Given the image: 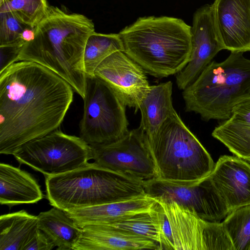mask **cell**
Returning a JSON list of instances; mask_svg holds the SVG:
<instances>
[{
    "label": "cell",
    "mask_w": 250,
    "mask_h": 250,
    "mask_svg": "<svg viewBox=\"0 0 250 250\" xmlns=\"http://www.w3.org/2000/svg\"><path fill=\"white\" fill-rule=\"evenodd\" d=\"M230 52L222 62L212 61L183 90L186 111L206 121H225L236 104L250 97V60L243 52Z\"/></svg>",
    "instance_id": "cell-5"
},
{
    "label": "cell",
    "mask_w": 250,
    "mask_h": 250,
    "mask_svg": "<svg viewBox=\"0 0 250 250\" xmlns=\"http://www.w3.org/2000/svg\"><path fill=\"white\" fill-rule=\"evenodd\" d=\"M54 247L50 239L37 227L31 234L23 250H51Z\"/></svg>",
    "instance_id": "cell-28"
},
{
    "label": "cell",
    "mask_w": 250,
    "mask_h": 250,
    "mask_svg": "<svg viewBox=\"0 0 250 250\" xmlns=\"http://www.w3.org/2000/svg\"><path fill=\"white\" fill-rule=\"evenodd\" d=\"M230 118L250 124V97L241 101L233 107Z\"/></svg>",
    "instance_id": "cell-30"
},
{
    "label": "cell",
    "mask_w": 250,
    "mask_h": 250,
    "mask_svg": "<svg viewBox=\"0 0 250 250\" xmlns=\"http://www.w3.org/2000/svg\"><path fill=\"white\" fill-rule=\"evenodd\" d=\"M43 195L36 180L27 172L0 164V204L9 207L34 204Z\"/></svg>",
    "instance_id": "cell-18"
},
{
    "label": "cell",
    "mask_w": 250,
    "mask_h": 250,
    "mask_svg": "<svg viewBox=\"0 0 250 250\" xmlns=\"http://www.w3.org/2000/svg\"><path fill=\"white\" fill-rule=\"evenodd\" d=\"M24 44L0 46V70L2 72L12 63L17 62Z\"/></svg>",
    "instance_id": "cell-29"
},
{
    "label": "cell",
    "mask_w": 250,
    "mask_h": 250,
    "mask_svg": "<svg viewBox=\"0 0 250 250\" xmlns=\"http://www.w3.org/2000/svg\"><path fill=\"white\" fill-rule=\"evenodd\" d=\"M13 155L20 164L45 176L76 169L92 159L90 145L59 129L25 143Z\"/></svg>",
    "instance_id": "cell-9"
},
{
    "label": "cell",
    "mask_w": 250,
    "mask_h": 250,
    "mask_svg": "<svg viewBox=\"0 0 250 250\" xmlns=\"http://www.w3.org/2000/svg\"><path fill=\"white\" fill-rule=\"evenodd\" d=\"M145 193L157 200L173 201L194 211L203 219L220 222L228 214L227 207L208 176L188 185L158 178L143 182Z\"/></svg>",
    "instance_id": "cell-11"
},
{
    "label": "cell",
    "mask_w": 250,
    "mask_h": 250,
    "mask_svg": "<svg viewBox=\"0 0 250 250\" xmlns=\"http://www.w3.org/2000/svg\"><path fill=\"white\" fill-rule=\"evenodd\" d=\"M222 223L234 250H246L250 242V205L232 211Z\"/></svg>",
    "instance_id": "cell-26"
},
{
    "label": "cell",
    "mask_w": 250,
    "mask_h": 250,
    "mask_svg": "<svg viewBox=\"0 0 250 250\" xmlns=\"http://www.w3.org/2000/svg\"><path fill=\"white\" fill-rule=\"evenodd\" d=\"M124 52L123 41L119 34L92 33L86 42L83 62L86 75L94 76L98 66L115 52Z\"/></svg>",
    "instance_id": "cell-24"
},
{
    "label": "cell",
    "mask_w": 250,
    "mask_h": 250,
    "mask_svg": "<svg viewBox=\"0 0 250 250\" xmlns=\"http://www.w3.org/2000/svg\"><path fill=\"white\" fill-rule=\"evenodd\" d=\"M246 250H250V242L249 244L248 245L247 248H246Z\"/></svg>",
    "instance_id": "cell-31"
},
{
    "label": "cell",
    "mask_w": 250,
    "mask_h": 250,
    "mask_svg": "<svg viewBox=\"0 0 250 250\" xmlns=\"http://www.w3.org/2000/svg\"><path fill=\"white\" fill-rule=\"evenodd\" d=\"M191 26L166 16L139 18L119 33L124 52L148 74L159 78L176 74L189 61Z\"/></svg>",
    "instance_id": "cell-3"
},
{
    "label": "cell",
    "mask_w": 250,
    "mask_h": 250,
    "mask_svg": "<svg viewBox=\"0 0 250 250\" xmlns=\"http://www.w3.org/2000/svg\"><path fill=\"white\" fill-rule=\"evenodd\" d=\"M163 223L162 208L158 203L157 207L150 211L138 213L106 225L151 240L158 245L159 250H165Z\"/></svg>",
    "instance_id": "cell-22"
},
{
    "label": "cell",
    "mask_w": 250,
    "mask_h": 250,
    "mask_svg": "<svg viewBox=\"0 0 250 250\" xmlns=\"http://www.w3.org/2000/svg\"><path fill=\"white\" fill-rule=\"evenodd\" d=\"M50 204L65 211L145 194L143 182L94 163L56 175H45Z\"/></svg>",
    "instance_id": "cell-4"
},
{
    "label": "cell",
    "mask_w": 250,
    "mask_h": 250,
    "mask_svg": "<svg viewBox=\"0 0 250 250\" xmlns=\"http://www.w3.org/2000/svg\"><path fill=\"white\" fill-rule=\"evenodd\" d=\"M38 227L53 242L57 250H73L82 233V228L67 213L53 207L37 216Z\"/></svg>",
    "instance_id": "cell-20"
},
{
    "label": "cell",
    "mask_w": 250,
    "mask_h": 250,
    "mask_svg": "<svg viewBox=\"0 0 250 250\" xmlns=\"http://www.w3.org/2000/svg\"><path fill=\"white\" fill-rule=\"evenodd\" d=\"M83 100L80 137L89 145L114 142L128 133L126 106L103 80L87 75Z\"/></svg>",
    "instance_id": "cell-7"
},
{
    "label": "cell",
    "mask_w": 250,
    "mask_h": 250,
    "mask_svg": "<svg viewBox=\"0 0 250 250\" xmlns=\"http://www.w3.org/2000/svg\"><path fill=\"white\" fill-rule=\"evenodd\" d=\"M171 81L151 85L141 102L139 127L146 137L152 136L163 123L176 112L172 104Z\"/></svg>",
    "instance_id": "cell-19"
},
{
    "label": "cell",
    "mask_w": 250,
    "mask_h": 250,
    "mask_svg": "<svg viewBox=\"0 0 250 250\" xmlns=\"http://www.w3.org/2000/svg\"><path fill=\"white\" fill-rule=\"evenodd\" d=\"M49 7L46 0H0V12H10L33 28L45 17Z\"/></svg>",
    "instance_id": "cell-25"
},
{
    "label": "cell",
    "mask_w": 250,
    "mask_h": 250,
    "mask_svg": "<svg viewBox=\"0 0 250 250\" xmlns=\"http://www.w3.org/2000/svg\"><path fill=\"white\" fill-rule=\"evenodd\" d=\"M159 250L154 241L137 234L106 224H92L82 228L73 250Z\"/></svg>",
    "instance_id": "cell-16"
},
{
    "label": "cell",
    "mask_w": 250,
    "mask_h": 250,
    "mask_svg": "<svg viewBox=\"0 0 250 250\" xmlns=\"http://www.w3.org/2000/svg\"><path fill=\"white\" fill-rule=\"evenodd\" d=\"M94 32L93 21L86 16L49 6L35 27L32 39L24 43L18 62H32L49 69L83 99L87 77L84 51L88 37Z\"/></svg>",
    "instance_id": "cell-2"
},
{
    "label": "cell",
    "mask_w": 250,
    "mask_h": 250,
    "mask_svg": "<svg viewBox=\"0 0 250 250\" xmlns=\"http://www.w3.org/2000/svg\"><path fill=\"white\" fill-rule=\"evenodd\" d=\"M145 137L156 167L157 178L192 185L208 176L214 168L210 155L176 111L155 134Z\"/></svg>",
    "instance_id": "cell-6"
},
{
    "label": "cell",
    "mask_w": 250,
    "mask_h": 250,
    "mask_svg": "<svg viewBox=\"0 0 250 250\" xmlns=\"http://www.w3.org/2000/svg\"><path fill=\"white\" fill-rule=\"evenodd\" d=\"M31 28L21 22L10 12H0V46L24 44L25 31Z\"/></svg>",
    "instance_id": "cell-27"
},
{
    "label": "cell",
    "mask_w": 250,
    "mask_h": 250,
    "mask_svg": "<svg viewBox=\"0 0 250 250\" xmlns=\"http://www.w3.org/2000/svg\"><path fill=\"white\" fill-rule=\"evenodd\" d=\"M211 135L234 155L250 164V124L230 118L215 127Z\"/></svg>",
    "instance_id": "cell-23"
},
{
    "label": "cell",
    "mask_w": 250,
    "mask_h": 250,
    "mask_svg": "<svg viewBox=\"0 0 250 250\" xmlns=\"http://www.w3.org/2000/svg\"><path fill=\"white\" fill-rule=\"evenodd\" d=\"M212 5L224 49L250 51V0H215Z\"/></svg>",
    "instance_id": "cell-15"
},
{
    "label": "cell",
    "mask_w": 250,
    "mask_h": 250,
    "mask_svg": "<svg viewBox=\"0 0 250 250\" xmlns=\"http://www.w3.org/2000/svg\"><path fill=\"white\" fill-rule=\"evenodd\" d=\"M63 79L34 62L19 61L0 72V153L59 129L73 100Z\"/></svg>",
    "instance_id": "cell-1"
},
{
    "label": "cell",
    "mask_w": 250,
    "mask_h": 250,
    "mask_svg": "<svg viewBox=\"0 0 250 250\" xmlns=\"http://www.w3.org/2000/svg\"><path fill=\"white\" fill-rule=\"evenodd\" d=\"M90 146L92 159L101 167L143 182L157 178L155 164L139 127L114 142Z\"/></svg>",
    "instance_id": "cell-10"
},
{
    "label": "cell",
    "mask_w": 250,
    "mask_h": 250,
    "mask_svg": "<svg viewBox=\"0 0 250 250\" xmlns=\"http://www.w3.org/2000/svg\"><path fill=\"white\" fill-rule=\"evenodd\" d=\"M37 216L24 210L0 217V250H23L38 227Z\"/></svg>",
    "instance_id": "cell-21"
},
{
    "label": "cell",
    "mask_w": 250,
    "mask_h": 250,
    "mask_svg": "<svg viewBox=\"0 0 250 250\" xmlns=\"http://www.w3.org/2000/svg\"><path fill=\"white\" fill-rule=\"evenodd\" d=\"M156 199L146 193L117 201L66 211L81 228L92 224H110L154 209Z\"/></svg>",
    "instance_id": "cell-17"
},
{
    "label": "cell",
    "mask_w": 250,
    "mask_h": 250,
    "mask_svg": "<svg viewBox=\"0 0 250 250\" xmlns=\"http://www.w3.org/2000/svg\"><path fill=\"white\" fill-rule=\"evenodd\" d=\"M191 35L189 61L176 76V84L182 90L192 83L216 55L224 49L215 24L212 4L205 5L194 13Z\"/></svg>",
    "instance_id": "cell-12"
},
{
    "label": "cell",
    "mask_w": 250,
    "mask_h": 250,
    "mask_svg": "<svg viewBox=\"0 0 250 250\" xmlns=\"http://www.w3.org/2000/svg\"><path fill=\"white\" fill-rule=\"evenodd\" d=\"M157 201L163 213L165 250H234L222 223L203 219L175 202Z\"/></svg>",
    "instance_id": "cell-8"
},
{
    "label": "cell",
    "mask_w": 250,
    "mask_h": 250,
    "mask_svg": "<svg viewBox=\"0 0 250 250\" xmlns=\"http://www.w3.org/2000/svg\"><path fill=\"white\" fill-rule=\"evenodd\" d=\"M146 73L124 51H118L98 66L94 76L108 84L124 104L136 112L150 87Z\"/></svg>",
    "instance_id": "cell-13"
},
{
    "label": "cell",
    "mask_w": 250,
    "mask_h": 250,
    "mask_svg": "<svg viewBox=\"0 0 250 250\" xmlns=\"http://www.w3.org/2000/svg\"><path fill=\"white\" fill-rule=\"evenodd\" d=\"M225 203L228 214L250 205V164L239 157L223 155L208 176Z\"/></svg>",
    "instance_id": "cell-14"
}]
</instances>
